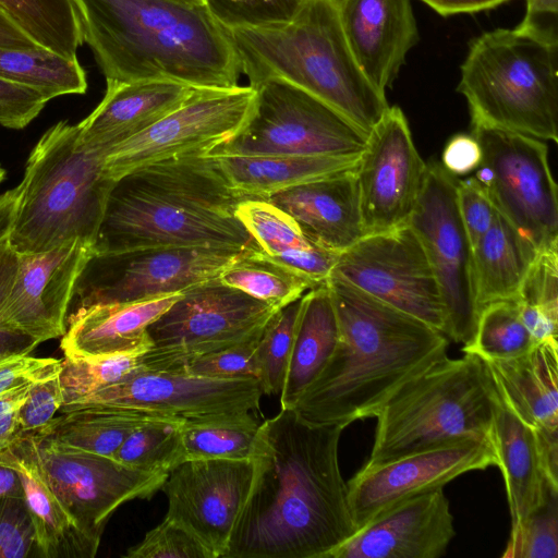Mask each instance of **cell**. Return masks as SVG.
<instances>
[{
  "instance_id": "1",
  "label": "cell",
  "mask_w": 558,
  "mask_h": 558,
  "mask_svg": "<svg viewBox=\"0 0 558 558\" xmlns=\"http://www.w3.org/2000/svg\"><path fill=\"white\" fill-rule=\"evenodd\" d=\"M347 426L281 408L259 425L250 493L223 558H328L356 532L339 465Z\"/></svg>"
},
{
  "instance_id": "2",
  "label": "cell",
  "mask_w": 558,
  "mask_h": 558,
  "mask_svg": "<svg viewBox=\"0 0 558 558\" xmlns=\"http://www.w3.org/2000/svg\"><path fill=\"white\" fill-rule=\"evenodd\" d=\"M339 324L328 363L292 409L312 424L376 417L392 395L447 355L448 337L336 276L326 281Z\"/></svg>"
},
{
  "instance_id": "3",
  "label": "cell",
  "mask_w": 558,
  "mask_h": 558,
  "mask_svg": "<svg viewBox=\"0 0 558 558\" xmlns=\"http://www.w3.org/2000/svg\"><path fill=\"white\" fill-rule=\"evenodd\" d=\"M84 43L106 82L171 80L197 88L239 86L228 31L196 0H74Z\"/></svg>"
},
{
  "instance_id": "4",
  "label": "cell",
  "mask_w": 558,
  "mask_h": 558,
  "mask_svg": "<svg viewBox=\"0 0 558 558\" xmlns=\"http://www.w3.org/2000/svg\"><path fill=\"white\" fill-rule=\"evenodd\" d=\"M238 194L209 156L153 162L118 179L94 254L146 247H258L235 217Z\"/></svg>"
},
{
  "instance_id": "5",
  "label": "cell",
  "mask_w": 558,
  "mask_h": 558,
  "mask_svg": "<svg viewBox=\"0 0 558 558\" xmlns=\"http://www.w3.org/2000/svg\"><path fill=\"white\" fill-rule=\"evenodd\" d=\"M227 31L241 72L253 88L271 80L286 82L366 133L390 107L357 64L333 0H303L287 22Z\"/></svg>"
},
{
  "instance_id": "6",
  "label": "cell",
  "mask_w": 558,
  "mask_h": 558,
  "mask_svg": "<svg viewBox=\"0 0 558 558\" xmlns=\"http://www.w3.org/2000/svg\"><path fill=\"white\" fill-rule=\"evenodd\" d=\"M105 150L81 140L78 123L59 121L29 153L8 244L16 254L52 250L72 240L95 246L116 181Z\"/></svg>"
},
{
  "instance_id": "7",
  "label": "cell",
  "mask_w": 558,
  "mask_h": 558,
  "mask_svg": "<svg viewBox=\"0 0 558 558\" xmlns=\"http://www.w3.org/2000/svg\"><path fill=\"white\" fill-rule=\"evenodd\" d=\"M457 90L472 126L558 141V36L522 27L473 38Z\"/></svg>"
},
{
  "instance_id": "8",
  "label": "cell",
  "mask_w": 558,
  "mask_h": 558,
  "mask_svg": "<svg viewBox=\"0 0 558 558\" xmlns=\"http://www.w3.org/2000/svg\"><path fill=\"white\" fill-rule=\"evenodd\" d=\"M434 362L401 386L377 414L371 466L463 438L493 441L500 399L483 359Z\"/></svg>"
},
{
  "instance_id": "9",
  "label": "cell",
  "mask_w": 558,
  "mask_h": 558,
  "mask_svg": "<svg viewBox=\"0 0 558 558\" xmlns=\"http://www.w3.org/2000/svg\"><path fill=\"white\" fill-rule=\"evenodd\" d=\"M275 306L213 278L184 290L148 327L151 348L140 365L173 371L184 362L258 335Z\"/></svg>"
},
{
  "instance_id": "10",
  "label": "cell",
  "mask_w": 558,
  "mask_h": 558,
  "mask_svg": "<svg viewBox=\"0 0 558 558\" xmlns=\"http://www.w3.org/2000/svg\"><path fill=\"white\" fill-rule=\"evenodd\" d=\"M254 89V110L244 126L207 156H357L365 149L368 133L306 92L277 80Z\"/></svg>"
},
{
  "instance_id": "11",
  "label": "cell",
  "mask_w": 558,
  "mask_h": 558,
  "mask_svg": "<svg viewBox=\"0 0 558 558\" xmlns=\"http://www.w3.org/2000/svg\"><path fill=\"white\" fill-rule=\"evenodd\" d=\"M482 148L475 179L496 210L536 251L558 246L557 184L548 148L538 138L485 126H472Z\"/></svg>"
},
{
  "instance_id": "12",
  "label": "cell",
  "mask_w": 558,
  "mask_h": 558,
  "mask_svg": "<svg viewBox=\"0 0 558 558\" xmlns=\"http://www.w3.org/2000/svg\"><path fill=\"white\" fill-rule=\"evenodd\" d=\"M256 90L247 86L201 88L146 130L106 151L104 169L117 181L143 166L207 156L231 140L253 113Z\"/></svg>"
},
{
  "instance_id": "13",
  "label": "cell",
  "mask_w": 558,
  "mask_h": 558,
  "mask_svg": "<svg viewBox=\"0 0 558 558\" xmlns=\"http://www.w3.org/2000/svg\"><path fill=\"white\" fill-rule=\"evenodd\" d=\"M245 251L146 247L94 254L76 281L74 310L181 293L217 278Z\"/></svg>"
},
{
  "instance_id": "14",
  "label": "cell",
  "mask_w": 558,
  "mask_h": 558,
  "mask_svg": "<svg viewBox=\"0 0 558 558\" xmlns=\"http://www.w3.org/2000/svg\"><path fill=\"white\" fill-rule=\"evenodd\" d=\"M445 333L447 316L424 246L408 223L365 234L339 254L330 274Z\"/></svg>"
},
{
  "instance_id": "15",
  "label": "cell",
  "mask_w": 558,
  "mask_h": 558,
  "mask_svg": "<svg viewBox=\"0 0 558 558\" xmlns=\"http://www.w3.org/2000/svg\"><path fill=\"white\" fill-rule=\"evenodd\" d=\"M453 175L429 162L409 225L420 238L438 280L446 308L445 335L468 344L478 307L473 277V250L459 215Z\"/></svg>"
},
{
  "instance_id": "16",
  "label": "cell",
  "mask_w": 558,
  "mask_h": 558,
  "mask_svg": "<svg viewBox=\"0 0 558 558\" xmlns=\"http://www.w3.org/2000/svg\"><path fill=\"white\" fill-rule=\"evenodd\" d=\"M263 393L256 378H208L151 371L140 365L124 380L63 405L61 410L97 405L191 423L256 411Z\"/></svg>"
},
{
  "instance_id": "17",
  "label": "cell",
  "mask_w": 558,
  "mask_h": 558,
  "mask_svg": "<svg viewBox=\"0 0 558 558\" xmlns=\"http://www.w3.org/2000/svg\"><path fill=\"white\" fill-rule=\"evenodd\" d=\"M34 439L51 486L98 546L113 512L130 500L151 498L169 475L143 472L48 436Z\"/></svg>"
},
{
  "instance_id": "18",
  "label": "cell",
  "mask_w": 558,
  "mask_h": 558,
  "mask_svg": "<svg viewBox=\"0 0 558 558\" xmlns=\"http://www.w3.org/2000/svg\"><path fill=\"white\" fill-rule=\"evenodd\" d=\"M426 166L414 146L403 111L390 106L368 133L354 170L365 234L409 223Z\"/></svg>"
},
{
  "instance_id": "19",
  "label": "cell",
  "mask_w": 558,
  "mask_h": 558,
  "mask_svg": "<svg viewBox=\"0 0 558 558\" xmlns=\"http://www.w3.org/2000/svg\"><path fill=\"white\" fill-rule=\"evenodd\" d=\"M253 474L252 459L184 461L160 488L168 501L165 518L191 533L211 558H223Z\"/></svg>"
},
{
  "instance_id": "20",
  "label": "cell",
  "mask_w": 558,
  "mask_h": 558,
  "mask_svg": "<svg viewBox=\"0 0 558 558\" xmlns=\"http://www.w3.org/2000/svg\"><path fill=\"white\" fill-rule=\"evenodd\" d=\"M497 465L494 444L486 438H463L384 463L363 465L347 483L356 531L402 499L444 487L464 473Z\"/></svg>"
},
{
  "instance_id": "21",
  "label": "cell",
  "mask_w": 558,
  "mask_h": 558,
  "mask_svg": "<svg viewBox=\"0 0 558 558\" xmlns=\"http://www.w3.org/2000/svg\"><path fill=\"white\" fill-rule=\"evenodd\" d=\"M94 253L93 245L72 240L45 252L17 254L0 323L38 344L62 337L76 281Z\"/></svg>"
},
{
  "instance_id": "22",
  "label": "cell",
  "mask_w": 558,
  "mask_h": 558,
  "mask_svg": "<svg viewBox=\"0 0 558 558\" xmlns=\"http://www.w3.org/2000/svg\"><path fill=\"white\" fill-rule=\"evenodd\" d=\"M454 534L449 501L438 487L385 509L328 558H438Z\"/></svg>"
},
{
  "instance_id": "23",
  "label": "cell",
  "mask_w": 558,
  "mask_h": 558,
  "mask_svg": "<svg viewBox=\"0 0 558 558\" xmlns=\"http://www.w3.org/2000/svg\"><path fill=\"white\" fill-rule=\"evenodd\" d=\"M338 9L357 64L386 95L408 52L420 40L411 0H343Z\"/></svg>"
},
{
  "instance_id": "24",
  "label": "cell",
  "mask_w": 558,
  "mask_h": 558,
  "mask_svg": "<svg viewBox=\"0 0 558 558\" xmlns=\"http://www.w3.org/2000/svg\"><path fill=\"white\" fill-rule=\"evenodd\" d=\"M354 170L289 187L265 201L289 214L312 244L340 254L365 235Z\"/></svg>"
},
{
  "instance_id": "25",
  "label": "cell",
  "mask_w": 558,
  "mask_h": 558,
  "mask_svg": "<svg viewBox=\"0 0 558 558\" xmlns=\"http://www.w3.org/2000/svg\"><path fill=\"white\" fill-rule=\"evenodd\" d=\"M0 463L13 469L20 477L38 557H95L99 546L85 534L51 486L33 437L21 438L0 451Z\"/></svg>"
},
{
  "instance_id": "26",
  "label": "cell",
  "mask_w": 558,
  "mask_h": 558,
  "mask_svg": "<svg viewBox=\"0 0 558 558\" xmlns=\"http://www.w3.org/2000/svg\"><path fill=\"white\" fill-rule=\"evenodd\" d=\"M106 83L102 100L78 123L81 140L105 153L146 130L201 89L171 80Z\"/></svg>"
},
{
  "instance_id": "27",
  "label": "cell",
  "mask_w": 558,
  "mask_h": 558,
  "mask_svg": "<svg viewBox=\"0 0 558 558\" xmlns=\"http://www.w3.org/2000/svg\"><path fill=\"white\" fill-rule=\"evenodd\" d=\"M181 293L134 302H113L74 310L60 342L64 355L144 354L153 345L148 327Z\"/></svg>"
},
{
  "instance_id": "28",
  "label": "cell",
  "mask_w": 558,
  "mask_h": 558,
  "mask_svg": "<svg viewBox=\"0 0 558 558\" xmlns=\"http://www.w3.org/2000/svg\"><path fill=\"white\" fill-rule=\"evenodd\" d=\"M493 444L507 492L511 529H514L551 490H558V474L550 469L536 430L515 415L501 395Z\"/></svg>"
},
{
  "instance_id": "29",
  "label": "cell",
  "mask_w": 558,
  "mask_h": 558,
  "mask_svg": "<svg viewBox=\"0 0 558 558\" xmlns=\"http://www.w3.org/2000/svg\"><path fill=\"white\" fill-rule=\"evenodd\" d=\"M557 349V339H547L518 356L485 361L508 407L550 441H558Z\"/></svg>"
},
{
  "instance_id": "30",
  "label": "cell",
  "mask_w": 558,
  "mask_h": 558,
  "mask_svg": "<svg viewBox=\"0 0 558 558\" xmlns=\"http://www.w3.org/2000/svg\"><path fill=\"white\" fill-rule=\"evenodd\" d=\"M360 156L211 155L230 186L244 198L266 199L289 187L356 168Z\"/></svg>"
},
{
  "instance_id": "31",
  "label": "cell",
  "mask_w": 558,
  "mask_h": 558,
  "mask_svg": "<svg viewBox=\"0 0 558 558\" xmlns=\"http://www.w3.org/2000/svg\"><path fill=\"white\" fill-rule=\"evenodd\" d=\"M339 340V324L328 287L322 284L302 296L289 364L280 392L281 408H292L317 378Z\"/></svg>"
},
{
  "instance_id": "32",
  "label": "cell",
  "mask_w": 558,
  "mask_h": 558,
  "mask_svg": "<svg viewBox=\"0 0 558 558\" xmlns=\"http://www.w3.org/2000/svg\"><path fill=\"white\" fill-rule=\"evenodd\" d=\"M537 251L495 210L492 226L473 247V277L478 311L514 300Z\"/></svg>"
},
{
  "instance_id": "33",
  "label": "cell",
  "mask_w": 558,
  "mask_h": 558,
  "mask_svg": "<svg viewBox=\"0 0 558 558\" xmlns=\"http://www.w3.org/2000/svg\"><path fill=\"white\" fill-rule=\"evenodd\" d=\"M156 420L169 418L107 407H72L60 411L45 436L83 451L113 457L132 430Z\"/></svg>"
},
{
  "instance_id": "34",
  "label": "cell",
  "mask_w": 558,
  "mask_h": 558,
  "mask_svg": "<svg viewBox=\"0 0 558 558\" xmlns=\"http://www.w3.org/2000/svg\"><path fill=\"white\" fill-rule=\"evenodd\" d=\"M0 11L37 45L77 58L84 38L74 0H0Z\"/></svg>"
},
{
  "instance_id": "35",
  "label": "cell",
  "mask_w": 558,
  "mask_h": 558,
  "mask_svg": "<svg viewBox=\"0 0 558 558\" xmlns=\"http://www.w3.org/2000/svg\"><path fill=\"white\" fill-rule=\"evenodd\" d=\"M0 78L37 90L48 100L84 94L87 89L86 74L77 58L70 59L45 48H0Z\"/></svg>"
},
{
  "instance_id": "36",
  "label": "cell",
  "mask_w": 558,
  "mask_h": 558,
  "mask_svg": "<svg viewBox=\"0 0 558 558\" xmlns=\"http://www.w3.org/2000/svg\"><path fill=\"white\" fill-rule=\"evenodd\" d=\"M225 284L280 308L313 284L284 266L271 260L258 247L245 251L218 276Z\"/></svg>"
},
{
  "instance_id": "37",
  "label": "cell",
  "mask_w": 558,
  "mask_h": 558,
  "mask_svg": "<svg viewBox=\"0 0 558 558\" xmlns=\"http://www.w3.org/2000/svg\"><path fill=\"white\" fill-rule=\"evenodd\" d=\"M251 413L181 425L183 462L251 459L259 428Z\"/></svg>"
},
{
  "instance_id": "38",
  "label": "cell",
  "mask_w": 558,
  "mask_h": 558,
  "mask_svg": "<svg viewBox=\"0 0 558 558\" xmlns=\"http://www.w3.org/2000/svg\"><path fill=\"white\" fill-rule=\"evenodd\" d=\"M535 343L522 322L518 303L504 300L478 311L473 338L462 351L484 361L505 360L527 352Z\"/></svg>"
},
{
  "instance_id": "39",
  "label": "cell",
  "mask_w": 558,
  "mask_h": 558,
  "mask_svg": "<svg viewBox=\"0 0 558 558\" xmlns=\"http://www.w3.org/2000/svg\"><path fill=\"white\" fill-rule=\"evenodd\" d=\"M182 424L172 420L147 422L130 433L112 458L143 472L169 474L183 462Z\"/></svg>"
},
{
  "instance_id": "40",
  "label": "cell",
  "mask_w": 558,
  "mask_h": 558,
  "mask_svg": "<svg viewBox=\"0 0 558 558\" xmlns=\"http://www.w3.org/2000/svg\"><path fill=\"white\" fill-rule=\"evenodd\" d=\"M141 354L101 356L64 355L60 381L64 404H71L102 388L116 385L140 368Z\"/></svg>"
},
{
  "instance_id": "41",
  "label": "cell",
  "mask_w": 558,
  "mask_h": 558,
  "mask_svg": "<svg viewBox=\"0 0 558 558\" xmlns=\"http://www.w3.org/2000/svg\"><path fill=\"white\" fill-rule=\"evenodd\" d=\"M302 296L278 308L265 324L258 339L255 359L263 392L266 395H280L281 392Z\"/></svg>"
},
{
  "instance_id": "42",
  "label": "cell",
  "mask_w": 558,
  "mask_h": 558,
  "mask_svg": "<svg viewBox=\"0 0 558 558\" xmlns=\"http://www.w3.org/2000/svg\"><path fill=\"white\" fill-rule=\"evenodd\" d=\"M235 217L258 248L269 256L316 246L304 236L289 214L265 199L241 201L236 206Z\"/></svg>"
},
{
  "instance_id": "43",
  "label": "cell",
  "mask_w": 558,
  "mask_h": 558,
  "mask_svg": "<svg viewBox=\"0 0 558 558\" xmlns=\"http://www.w3.org/2000/svg\"><path fill=\"white\" fill-rule=\"evenodd\" d=\"M502 557H558V490H551L538 508L511 529Z\"/></svg>"
},
{
  "instance_id": "44",
  "label": "cell",
  "mask_w": 558,
  "mask_h": 558,
  "mask_svg": "<svg viewBox=\"0 0 558 558\" xmlns=\"http://www.w3.org/2000/svg\"><path fill=\"white\" fill-rule=\"evenodd\" d=\"M303 0H205L226 28L268 26L292 19Z\"/></svg>"
},
{
  "instance_id": "45",
  "label": "cell",
  "mask_w": 558,
  "mask_h": 558,
  "mask_svg": "<svg viewBox=\"0 0 558 558\" xmlns=\"http://www.w3.org/2000/svg\"><path fill=\"white\" fill-rule=\"evenodd\" d=\"M262 331L231 348L189 360L170 372L219 379L256 378L259 380L255 351Z\"/></svg>"
},
{
  "instance_id": "46",
  "label": "cell",
  "mask_w": 558,
  "mask_h": 558,
  "mask_svg": "<svg viewBox=\"0 0 558 558\" xmlns=\"http://www.w3.org/2000/svg\"><path fill=\"white\" fill-rule=\"evenodd\" d=\"M59 375L29 386L27 397L16 413L20 439L43 437L49 432L64 404Z\"/></svg>"
},
{
  "instance_id": "47",
  "label": "cell",
  "mask_w": 558,
  "mask_h": 558,
  "mask_svg": "<svg viewBox=\"0 0 558 558\" xmlns=\"http://www.w3.org/2000/svg\"><path fill=\"white\" fill-rule=\"evenodd\" d=\"M515 301L558 320V246L537 251Z\"/></svg>"
},
{
  "instance_id": "48",
  "label": "cell",
  "mask_w": 558,
  "mask_h": 558,
  "mask_svg": "<svg viewBox=\"0 0 558 558\" xmlns=\"http://www.w3.org/2000/svg\"><path fill=\"white\" fill-rule=\"evenodd\" d=\"M128 558H211L209 551L186 530L163 519L123 555Z\"/></svg>"
},
{
  "instance_id": "49",
  "label": "cell",
  "mask_w": 558,
  "mask_h": 558,
  "mask_svg": "<svg viewBox=\"0 0 558 558\" xmlns=\"http://www.w3.org/2000/svg\"><path fill=\"white\" fill-rule=\"evenodd\" d=\"M38 557L34 525L22 497L0 498V558Z\"/></svg>"
},
{
  "instance_id": "50",
  "label": "cell",
  "mask_w": 558,
  "mask_h": 558,
  "mask_svg": "<svg viewBox=\"0 0 558 558\" xmlns=\"http://www.w3.org/2000/svg\"><path fill=\"white\" fill-rule=\"evenodd\" d=\"M456 196L459 215L473 250L492 226L496 208L475 177L457 182Z\"/></svg>"
},
{
  "instance_id": "51",
  "label": "cell",
  "mask_w": 558,
  "mask_h": 558,
  "mask_svg": "<svg viewBox=\"0 0 558 558\" xmlns=\"http://www.w3.org/2000/svg\"><path fill=\"white\" fill-rule=\"evenodd\" d=\"M61 363L58 359L36 357L31 353L0 354V395L59 375Z\"/></svg>"
},
{
  "instance_id": "52",
  "label": "cell",
  "mask_w": 558,
  "mask_h": 558,
  "mask_svg": "<svg viewBox=\"0 0 558 558\" xmlns=\"http://www.w3.org/2000/svg\"><path fill=\"white\" fill-rule=\"evenodd\" d=\"M49 100L37 90L0 78V125L20 130L28 125Z\"/></svg>"
},
{
  "instance_id": "53",
  "label": "cell",
  "mask_w": 558,
  "mask_h": 558,
  "mask_svg": "<svg viewBox=\"0 0 558 558\" xmlns=\"http://www.w3.org/2000/svg\"><path fill=\"white\" fill-rule=\"evenodd\" d=\"M267 256L307 280L316 288L326 283L339 254L318 246H312L310 248H298L279 255Z\"/></svg>"
},
{
  "instance_id": "54",
  "label": "cell",
  "mask_w": 558,
  "mask_h": 558,
  "mask_svg": "<svg viewBox=\"0 0 558 558\" xmlns=\"http://www.w3.org/2000/svg\"><path fill=\"white\" fill-rule=\"evenodd\" d=\"M17 254L9 246L8 240L0 245V305L14 277ZM38 345L29 337L8 329L0 323V354L31 353Z\"/></svg>"
},
{
  "instance_id": "55",
  "label": "cell",
  "mask_w": 558,
  "mask_h": 558,
  "mask_svg": "<svg viewBox=\"0 0 558 558\" xmlns=\"http://www.w3.org/2000/svg\"><path fill=\"white\" fill-rule=\"evenodd\" d=\"M482 161V148L473 134L452 136L441 156V166L451 175H463L476 170Z\"/></svg>"
},
{
  "instance_id": "56",
  "label": "cell",
  "mask_w": 558,
  "mask_h": 558,
  "mask_svg": "<svg viewBox=\"0 0 558 558\" xmlns=\"http://www.w3.org/2000/svg\"><path fill=\"white\" fill-rule=\"evenodd\" d=\"M31 385L0 395V451L19 440L16 413L25 401Z\"/></svg>"
},
{
  "instance_id": "57",
  "label": "cell",
  "mask_w": 558,
  "mask_h": 558,
  "mask_svg": "<svg viewBox=\"0 0 558 558\" xmlns=\"http://www.w3.org/2000/svg\"><path fill=\"white\" fill-rule=\"evenodd\" d=\"M558 0H526V12L518 25L533 32L558 35Z\"/></svg>"
},
{
  "instance_id": "58",
  "label": "cell",
  "mask_w": 558,
  "mask_h": 558,
  "mask_svg": "<svg viewBox=\"0 0 558 558\" xmlns=\"http://www.w3.org/2000/svg\"><path fill=\"white\" fill-rule=\"evenodd\" d=\"M441 16L492 10L510 0H420Z\"/></svg>"
},
{
  "instance_id": "59",
  "label": "cell",
  "mask_w": 558,
  "mask_h": 558,
  "mask_svg": "<svg viewBox=\"0 0 558 558\" xmlns=\"http://www.w3.org/2000/svg\"><path fill=\"white\" fill-rule=\"evenodd\" d=\"M0 48L33 50L44 47L32 40L3 12L0 11Z\"/></svg>"
},
{
  "instance_id": "60",
  "label": "cell",
  "mask_w": 558,
  "mask_h": 558,
  "mask_svg": "<svg viewBox=\"0 0 558 558\" xmlns=\"http://www.w3.org/2000/svg\"><path fill=\"white\" fill-rule=\"evenodd\" d=\"M17 196V185L0 194V245H2L8 240Z\"/></svg>"
},
{
  "instance_id": "61",
  "label": "cell",
  "mask_w": 558,
  "mask_h": 558,
  "mask_svg": "<svg viewBox=\"0 0 558 558\" xmlns=\"http://www.w3.org/2000/svg\"><path fill=\"white\" fill-rule=\"evenodd\" d=\"M23 497V488L17 473L0 463V498Z\"/></svg>"
},
{
  "instance_id": "62",
  "label": "cell",
  "mask_w": 558,
  "mask_h": 558,
  "mask_svg": "<svg viewBox=\"0 0 558 558\" xmlns=\"http://www.w3.org/2000/svg\"><path fill=\"white\" fill-rule=\"evenodd\" d=\"M5 177V170L2 168V166L0 165V182L3 181Z\"/></svg>"
},
{
  "instance_id": "63",
  "label": "cell",
  "mask_w": 558,
  "mask_h": 558,
  "mask_svg": "<svg viewBox=\"0 0 558 558\" xmlns=\"http://www.w3.org/2000/svg\"><path fill=\"white\" fill-rule=\"evenodd\" d=\"M337 4H339L343 0H333Z\"/></svg>"
}]
</instances>
